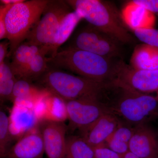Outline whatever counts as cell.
Wrapping results in <instances>:
<instances>
[{
    "label": "cell",
    "instance_id": "1",
    "mask_svg": "<svg viewBox=\"0 0 158 158\" xmlns=\"http://www.w3.org/2000/svg\"><path fill=\"white\" fill-rule=\"evenodd\" d=\"M121 60L73 48H62L53 57H48V67L104 83L116 80Z\"/></svg>",
    "mask_w": 158,
    "mask_h": 158
},
{
    "label": "cell",
    "instance_id": "2",
    "mask_svg": "<svg viewBox=\"0 0 158 158\" xmlns=\"http://www.w3.org/2000/svg\"><path fill=\"white\" fill-rule=\"evenodd\" d=\"M74 11L88 23L116 38L123 44L132 43L135 38L128 31L116 6L102 0H66Z\"/></svg>",
    "mask_w": 158,
    "mask_h": 158
},
{
    "label": "cell",
    "instance_id": "3",
    "mask_svg": "<svg viewBox=\"0 0 158 158\" xmlns=\"http://www.w3.org/2000/svg\"><path fill=\"white\" fill-rule=\"evenodd\" d=\"M37 80L44 89L63 102L87 97H99L110 84L96 81L49 67Z\"/></svg>",
    "mask_w": 158,
    "mask_h": 158
},
{
    "label": "cell",
    "instance_id": "4",
    "mask_svg": "<svg viewBox=\"0 0 158 158\" xmlns=\"http://www.w3.org/2000/svg\"><path fill=\"white\" fill-rule=\"evenodd\" d=\"M48 0H31L14 5L1 6L8 40L10 42L8 56H12L18 46L25 41L31 30L41 17Z\"/></svg>",
    "mask_w": 158,
    "mask_h": 158
},
{
    "label": "cell",
    "instance_id": "5",
    "mask_svg": "<svg viewBox=\"0 0 158 158\" xmlns=\"http://www.w3.org/2000/svg\"><path fill=\"white\" fill-rule=\"evenodd\" d=\"M113 83L120 91L116 101L107 106L110 113L118 114L128 122L138 124L143 123L147 117L155 113L158 107L156 97Z\"/></svg>",
    "mask_w": 158,
    "mask_h": 158
},
{
    "label": "cell",
    "instance_id": "6",
    "mask_svg": "<svg viewBox=\"0 0 158 158\" xmlns=\"http://www.w3.org/2000/svg\"><path fill=\"white\" fill-rule=\"evenodd\" d=\"M67 41L62 48L81 50L111 59H122L123 55L124 44L88 23L77 29Z\"/></svg>",
    "mask_w": 158,
    "mask_h": 158
},
{
    "label": "cell",
    "instance_id": "7",
    "mask_svg": "<svg viewBox=\"0 0 158 158\" xmlns=\"http://www.w3.org/2000/svg\"><path fill=\"white\" fill-rule=\"evenodd\" d=\"M72 10L66 1L50 0L25 41L45 48L50 43L62 20Z\"/></svg>",
    "mask_w": 158,
    "mask_h": 158
},
{
    "label": "cell",
    "instance_id": "8",
    "mask_svg": "<svg viewBox=\"0 0 158 158\" xmlns=\"http://www.w3.org/2000/svg\"><path fill=\"white\" fill-rule=\"evenodd\" d=\"M64 103L71 130L84 129L104 114L111 113L101 101L99 97H87Z\"/></svg>",
    "mask_w": 158,
    "mask_h": 158
},
{
    "label": "cell",
    "instance_id": "9",
    "mask_svg": "<svg viewBox=\"0 0 158 158\" xmlns=\"http://www.w3.org/2000/svg\"><path fill=\"white\" fill-rule=\"evenodd\" d=\"M113 82L142 93L157 92L158 70L135 69L122 60Z\"/></svg>",
    "mask_w": 158,
    "mask_h": 158
},
{
    "label": "cell",
    "instance_id": "10",
    "mask_svg": "<svg viewBox=\"0 0 158 158\" xmlns=\"http://www.w3.org/2000/svg\"><path fill=\"white\" fill-rule=\"evenodd\" d=\"M39 129L44 150L48 158H65L67 128L62 121L46 119L40 123Z\"/></svg>",
    "mask_w": 158,
    "mask_h": 158
},
{
    "label": "cell",
    "instance_id": "11",
    "mask_svg": "<svg viewBox=\"0 0 158 158\" xmlns=\"http://www.w3.org/2000/svg\"><path fill=\"white\" fill-rule=\"evenodd\" d=\"M120 124L112 113H107L88 127L81 130V136L94 148L106 145V143Z\"/></svg>",
    "mask_w": 158,
    "mask_h": 158
},
{
    "label": "cell",
    "instance_id": "12",
    "mask_svg": "<svg viewBox=\"0 0 158 158\" xmlns=\"http://www.w3.org/2000/svg\"><path fill=\"white\" fill-rule=\"evenodd\" d=\"M44 144L39 127L26 133L9 148L4 158H43Z\"/></svg>",
    "mask_w": 158,
    "mask_h": 158
},
{
    "label": "cell",
    "instance_id": "13",
    "mask_svg": "<svg viewBox=\"0 0 158 158\" xmlns=\"http://www.w3.org/2000/svg\"><path fill=\"white\" fill-rule=\"evenodd\" d=\"M129 152L141 158H158V140L152 130L143 123L134 128Z\"/></svg>",
    "mask_w": 158,
    "mask_h": 158
},
{
    "label": "cell",
    "instance_id": "14",
    "mask_svg": "<svg viewBox=\"0 0 158 158\" xmlns=\"http://www.w3.org/2000/svg\"><path fill=\"white\" fill-rule=\"evenodd\" d=\"M121 15L123 22L132 31L137 29L154 28L155 15L132 1L124 6Z\"/></svg>",
    "mask_w": 158,
    "mask_h": 158
},
{
    "label": "cell",
    "instance_id": "15",
    "mask_svg": "<svg viewBox=\"0 0 158 158\" xmlns=\"http://www.w3.org/2000/svg\"><path fill=\"white\" fill-rule=\"evenodd\" d=\"M83 19L78 12L73 11L62 20L50 43L43 51L50 57H53L58 52L61 46L67 42L73 34L79 23Z\"/></svg>",
    "mask_w": 158,
    "mask_h": 158
},
{
    "label": "cell",
    "instance_id": "16",
    "mask_svg": "<svg viewBox=\"0 0 158 158\" xmlns=\"http://www.w3.org/2000/svg\"><path fill=\"white\" fill-rule=\"evenodd\" d=\"M42 48L24 41L18 46L12 56L10 63L11 69L17 79H20L31 60L35 56L42 51Z\"/></svg>",
    "mask_w": 158,
    "mask_h": 158
},
{
    "label": "cell",
    "instance_id": "17",
    "mask_svg": "<svg viewBox=\"0 0 158 158\" xmlns=\"http://www.w3.org/2000/svg\"><path fill=\"white\" fill-rule=\"evenodd\" d=\"M130 64L135 69L158 70V48L144 44L137 46Z\"/></svg>",
    "mask_w": 158,
    "mask_h": 158
},
{
    "label": "cell",
    "instance_id": "18",
    "mask_svg": "<svg viewBox=\"0 0 158 158\" xmlns=\"http://www.w3.org/2000/svg\"><path fill=\"white\" fill-rule=\"evenodd\" d=\"M47 93H49L47 90L45 89H39L33 85L32 82L24 79H17L10 101L15 103L23 102H32L37 100Z\"/></svg>",
    "mask_w": 158,
    "mask_h": 158
},
{
    "label": "cell",
    "instance_id": "19",
    "mask_svg": "<svg viewBox=\"0 0 158 158\" xmlns=\"http://www.w3.org/2000/svg\"><path fill=\"white\" fill-rule=\"evenodd\" d=\"M133 132L134 128L120 124L106 142V146L118 154L123 155L129 152Z\"/></svg>",
    "mask_w": 158,
    "mask_h": 158
},
{
    "label": "cell",
    "instance_id": "20",
    "mask_svg": "<svg viewBox=\"0 0 158 158\" xmlns=\"http://www.w3.org/2000/svg\"><path fill=\"white\" fill-rule=\"evenodd\" d=\"M94 148L81 136L66 138L65 158H93Z\"/></svg>",
    "mask_w": 158,
    "mask_h": 158
},
{
    "label": "cell",
    "instance_id": "21",
    "mask_svg": "<svg viewBox=\"0 0 158 158\" xmlns=\"http://www.w3.org/2000/svg\"><path fill=\"white\" fill-rule=\"evenodd\" d=\"M10 65L5 61L0 64V100L1 104L10 100L15 84L17 81Z\"/></svg>",
    "mask_w": 158,
    "mask_h": 158
},
{
    "label": "cell",
    "instance_id": "22",
    "mask_svg": "<svg viewBox=\"0 0 158 158\" xmlns=\"http://www.w3.org/2000/svg\"><path fill=\"white\" fill-rule=\"evenodd\" d=\"M46 56L42 51L35 56L20 79L32 82L42 76L48 68Z\"/></svg>",
    "mask_w": 158,
    "mask_h": 158
},
{
    "label": "cell",
    "instance_id": "23",
    "mask_svg": "<svg viewBox=\"0 0 158 158\" xmlns=\"http://www.w3.org/2000/svg\"><path fill=\"white\" fill-rule=\"evenodd\" d=\"M10 121L4 110L0 111V157L4 158L9 149L10 140Z\"/></svg>",
    "mask_w": 158,
    "mask_h": 158
},
{
    "label": "cell",
    "instance_id": "24",
    "mask_svg": "<svg viewBox=\"0 0 158 158\" xmlns=\"http://www.w3.org/2000/svg\"><path fill=\"white\" fill-rule=\"evenodd\" d=\"M133 31L140 41L144 44L158 48V30L154 28L137 29Z\"/></svg>",
    "mask_w": 158,
    "mask_h": 158
},
{
    "label": "cell",
    "instance_id": "25",
    "mask_svg": "<svg viewBox=\"0 0 158 158\" xmlns=\"http://www.w3.org/2000/svg\"><path fill=\"white\" fill-rule=\"evenodd\" d=\"M93 158H122V156L113 151L106 145L94 148Z\"/></svg>",
    "mask_w": 158,
    "mask_h": 158
},
{
    "label": "cell",
    "instance_id": "26",
    "mask_svg": "<svg viewBox=\"0 0 158 158\" xmlns=\"http://www.w3.org/2000/svg\"><path fill=\"white\" fill-rule=\"evenodd\" d=\"M132 1L137 5L147 9L158 16V0H134Z\"/></svg>",
    "mask_w": 158,
    "mask_h": 158
},
{
    "label": "cell",
    "instance_id": "27",
    "mask_svg": "<svg viewBox=\"0 0 158 158\" xmlns=\"http://www.w3.org/2000/svg\"><path fill=\"white\" fill-rule=\"evenodd\" d=\"M10 42L8 40L0 44V64H2L6 61V57L9 55L8 50L10 48Z\"/></svg>",
    "mask_w": 158,
    "mask_h": 158
},
{
    "label": "cell",
    "instance_id": "28",
    "mask_svg": "<svg viewBox=\"0 0 158 158\" xmlns=\"http://www.w3.org/2000/svg\"><path fill=\"white\" fill-rule=\"evenodd\" d=\"M0 39L8 40V33L4 17L0 15Z\"/></svg>",
    "mask_w": 158,
    "mask_h": 158
},
{
    "label": "cell",
    "instance_id": "29",
    "mask_svg": "<svg viewBox=\"0 0 158 158\" xmlns=\"http://www.w3.org/2000/svg\"><path fill=\"white\" fill-rule=\"evenodd\" d=\"M1 2L3 3L4 5H14L17 3L24 2L23 0H1Z\"/></svg>",
    "mask_w": 158,
    "mask_h": 158
},
{
    "label": "cell",
    "instance_id": "30",
    "mask_svg": "<svg viewBox=\"0 0 158 158\" xmlns=\"http://www.w3.org/2000/svg\"><path fill=\"white\" fill-rule=\"evenodd\" d=\"M122 158H141L138 157V156H136L134 154L130 152L125 154L121 156Z\"/></svg>",
    "mask_w": 158,
    "mask_h": 158
},
{
    "label": "cell",
    "instance_id": "31",
    "mask_svg": "<svg viewBox=\"0 0 158 158\" xmlns=\"http://www.w3.org/2000/svg\"><path fill=\"white\" fill-rule=\"evenodd\" d=\"M156 97L158 99V90L157 92V96Z\"/></svg>",
    "mask_w": 158,
    "mask_h": 158
}]
</instances>
